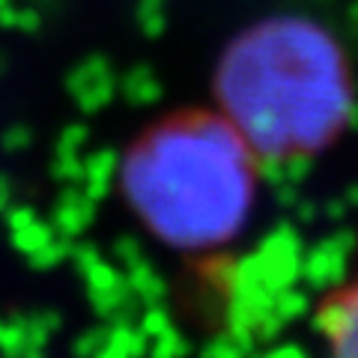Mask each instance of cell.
Returning a JSON list of instances; mask_svg holds the SVG:
<instances>
[{"instance_id": "6da1fadb", "label": "cell", "mask_w": 358, "mask_h": 358, "mask_svg": "<svg viewBox=\"0 0 358 358\" xmlns=\"http://www.w3.org/2000/svg\"><path fill=\"white\" fill-rule=\"evenodd\" d=\"M218 114L257 159L287 162L338 138L352 114L343 48L308 18H268L239 33L215 75Z\"/></svg>"}, {"instance_id": "7a4b0ae2", "label": "cell", "mask_w": 358, "mask_h": 358, "mask_svg": "<svg viewBox=\"0 0 358 358\" xmlns=\"http://www.w3.org/2000/svg\"><path fill=\"white\" fill-rule=\"evenodd\" d=\"M257 155L221 114L152 126L126 152L120 192L155 239L203 251L245 227L257 197Z\"/></svg>"}, {"instance_id": "3957f363", "label": "cell", "mask_w": 358, "mask_h": 358, "mask_svg": "<svg viewBox=\"0 0 358 358\" xmlns=\"http://www.w3.org/2000/svg\"><path fill=\"white\" fill-rule=\"evenodd\" d=\"M317 331L326 358H358V268L320 301Z\"/></svg>"}]
</instances>
